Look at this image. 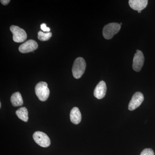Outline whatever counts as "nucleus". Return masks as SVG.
<instances>
[{
	"label": "nucleus",
	"instance_id": "5",
	"mask_svg": "<svg viewBox=\"0 0 155 155\" xmlns=\"http://www.w3.org/2000/svg\"><path fill=\"white\" fill-rule=\"evenodd\" d=\"M33 138L35 143L41 147H47L51 144V140L49 137L41 131H38L35 132Z\"/></svg>",
	"mask_w": 155,
	"mask_h": 155
},
{
	"label": "nucleus",
	"instance_id": "15",
	"mask_svg": "<svg viewBox=\"0 0 155 155\" xmlns=\"http://www.w3.org/2000/svg\"><path fill=\"white\" fill-rule=\"evenodd\" d=\"M140 155H154V153L151 149H145L143 150Z\"/></svg>",
	"mask_w": 155,
	"mask_h": 155
},
{
	"label": "nucleus",
	"instance_id": "9",
	"mask_svg": "<svg viewBox=\"0 0 155 155\" xmlns=\"http://www.w3.org/2000/svg\"><path fill=\"white\" fill-rule=\"evenodd\" d=\"M107 85L105 81H101L96 87L94 92V96L98 99H101L105 96L107 92Z\"/></svg>",
	"mask_w": 155,
	"mask_h": 155
},
{
	"label": "nucleus",
	"instance_id": "7",
	"mask_svg": "<svg viewBox=\"0 0 155 155\" xmlns=\"http://www.w3.org/2000/svg\"><path fill=\"white\" fill-rule=\"evenodd\" d=\"M144 62V57L143 53L139 51L134 54L133 58L132 68L136 72H139L141 70Z\"/></svg>",
	"mask_w": 155,
	"mask_h": 155
},
{
	"label": "nucleus",
	"instance_id": "11",
	"mask_svg": "<svg viewBox=\"0 0 155 155\" xmlns=\"http://www.w3.org/2000/svg\"><path fill=\"white\" fill-rule=\"evenodd\" d=\"M70 119L71 122L75 125L79 124L81 120V115L78 108H72L70 111Z\"/></svg>",
	"mask_w": 155,
	"mask_h": 155
},
{
	"label": "nucleus",
	"instance_id": "17",
	"mask_svg": "<svg viewBox=\"0 0 155 155\" xmlns=\"http://www.w3.org/2000/svg\"><path fill=\"white\" fill-rule=\"evenodd\" d=\"M10 0H1V2L4 5H6L10 2Z\"/></svg>",
	"mask_w": 155,
	"mask_h": 155
},
{
	"label": "nucleus",
	"instance_id": "13",
	"mask_svg": "<svg viewBox=\"0 0 155 155\" xmlns=\"http://www.w3.org/2000/svg\"><path fill=\"white\" fill-rule=\"evenodd\" d=\"M16 114L18 118L22 121L25 122H27L28 121V111L27 108L25 107L19 108L16 111Z\"/></svg>",
	"mask_w": 155,
	"mask_h": 155
},
{
	"label": "nucleus",
	"instance_id": "19",
	"mask_svg": "<svg viewBox=\"0 0 155 155\" xmlns=\"http://www.w3.org/2000/svg\"><path fill=\"white\" fill-rule=\"evenodd\" d=\"M120 25H122V23H120Z\"/></svg>",
	"mask_w": 155,
	"mask_h": 155
},
{
	"label": "nucleus",
	"instance_id": "1",
	"mask_svg": "<svg viewBox=\"0 0 155 155\" xmlns=\"http://www.w3.org/2000/svg\"><path fill=\"white\" fill-rule=\"evenodd\" d=\"M86 62L82 58H76L72 68V75L76 79L80 78L83 75L86 69Z\"/></svg>",
	"mask_w": 155,
	"mask_h": 155
},
{
	"label": "nucleus",
	"instance_id": "6",
	"mask_svg": "<svg viewBox=\"0 0 155 155\" xmlns=\"http://www.w3.org/2000/svg\"><path fill=\"white\" fill-rule=\"evenodd\" d=\"M144 101V96L142 93L137 92L133 95L128 105V110L133 111L138 107Z\"/></svg>",
	"mask_w": 155,
	"mask_h": 155
},
{
	"label": "nucleus",
	"instance_id": "3",
	"mask_svg": "<svg viewBox=\"0 0 155 155\" xmlns=\"http://www.w3.org/2000/svg\"><path fill=\"white\" fill-rule=\"evenodd\" d=\"M121 28V25L116 22L109 23L103 28V35L106 39L113 38L115 35L118 33Z\"/></svg>",
	"mask_w": 155,
	"mask_h": 155
},
{
	"label": "nucleus",
	"instance_id": "8",
	"mask_svg": "<svg viewBox=\"0 0 155 155\" xmlns=\"http://www.w3.org/2000/svg\"><path fill=\"white\" fill-rule=\"evenodd\" d=\"M38 48V45L35 41L29 40L21 45L19 48L20 52L25 54L33 51Z\"/></svg>",
	"mask_w": 155,
	"mask_h": 155
},
{
	"label": "nucleus",
	"instance_id": "16",
	"mask_svg": "<svg viewBox=\"0 0 155 155\" xmlns=\"http://www.w3.org/2000/svg\"><path fill=\"white\" fill-rule=\"evenodd\" d=\"M40 27L41 30L43 31H45V32H49V31H51L50 28L47 26L46 24L45 23L41 24V25Z\"/></svg>",
	"mask_w": 155,
	"mask_h": 155
},
{
	"label": "nucleus",
	"instance_id": "2",
	"mask_svg": "<svg viewBox=\"0 0 155 155\" xmlns=\"http://www.w3.org/2000/svg\"><path fill=\"white\" fill-rule=\"evenodd\" d=\"M35 92L40 101H47L50 95L48 84L44 81L39 82L35 86Z\"/></svg>",
	"mask_w": 155,
	"mask_h": 155
},
{
	"label": "nucleus",
	"instance_id": "18",
	"mask_svg": "<svg viewBox=\"0 0 155 155\" xmlns=\"http://www.w3.org/2000/svg\"><path fill=\"white\" fill-rule=\"evenodd\" d=\"M141 12V11H138V13H140Z\"/></svg>",
	"mask_w": 155,
	"mask_h": 155
},
{
	"label": "nucleus",
	"instance_id": "14",
	"mask_svg": "<svg viewBox=\"0 0 155 155\" xmlns=\"http://www.w3.org/2000/svg\"><path fill=\"white\" fill-rule=\"evenodd\" d=\"M38 39L41 41H46L49 40L50 38L51 37L52 34L51 32H47L44 33L41 31H39L38 32Z\"/></svg>",
	"mask_w": 155,
	"mask_h": 155
},
{
	"label": "nucleus",
	"instance_id": "12",
	"mask_svg": "<svg viewBox=\"0 0 155 155\" xmlns=\"http://www.w3.org/2000/svg\"><path fill=\"white\" fill-rule=\"evenodd\" d=\"M11 101L12 105L14 107H19L22 105L23 104L22 95L19 92L14 93L12 94Z\"/></svg>",
	"mask_w": 155,
	"mask_h": 155
},
{
	"label": "nucleus",
	"instance_id": "4",
	"mask_svg": "<svg viewBox=\"0 0 155 155\" xmlns=\"http://www.w3.org/2000/svg\"><path fill=\"white\" fill-rule=\"evenodd\" d=\"M10 30L13 34V40L16 42H22L27 38V34L25 31L19 26L11 25Z\"/></svg>",
	"mask_w": 155,
	"mask_h": 155
},
{
	"label": "nucleus",
	"instance_id": "10",
	"mask_svg": "<svg viewBox=\"0 0 155 155\" xmlns=\"http://www.w3.org/2000/svg\"><path fill=\"white\" fill-rule=\"evenodd\" d=\"M148 2L147 0H130L129 5L133 10L141 11L146 8Z\"/></svg>",
	"mask_w": 155,
	"mask_h": 155
}]
</instances>
